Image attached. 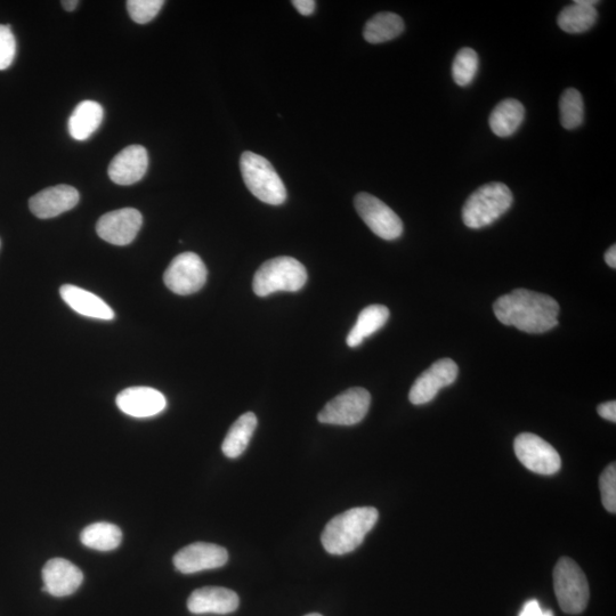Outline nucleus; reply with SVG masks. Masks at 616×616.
<instances>
[{"label":"nucleus","mask_w":616,"mask_h":616,"mask_svg":"<svg viewBox=\"0 0 616 616\" xmlns=\"http://www.w3.org/2000/svg\"><path fill=\"white\" fill-rule=\"evenodd\" d=\"M493 311L502 324L526 334H543L558 326L559 305L555 299L528 289L501 296Z\"/></svg>","instance_id":"nucleus-1"},{"label":"nucleus","mask_w":616,"mask_h":616,"mask_svg":"<svg viewBox=\"0 0 616 616\" xmlns=\"http://www.w3.org/2000/svg\"><path fill=\"white\" fill-rule=\"evenodd\" d=\"M378 517L376 508L360 507L332 518L321 536L324 549L337 556L352 553L375 528Z\"/></svg>","instance_id":"nucleus-2"},{"label":"nucleus","mask_w":616,"mask_h":616,"mask_svg":"<svg viewBox=\"0 0 616 616\" xmlns=\"http://www.w3.org/2000/svg\"><path fill=\"white\" fill-rule=\"evenodd\" d=\"M513 193L504 183L481 186L465 202L462 221L469 229H483L498 221L513 205Z\"/></svg>","instance_id":"nucleus-3"},{"label":"nucleus","mask_w":616,"mask_h":616,"mask_svg":"<svg viewBox=\"0 0 616 616\" xmlns=\"http://www.w3.org/2000/svg\"><path fill=\"white\" fill-rule=\"evenodd\" d=\"M240 168L243 182L258 200L272 206L286 201V186L269 160L254 152H243Z\"/></svg>","instance_id":"nucleus-4"},{"label":"nucleus","mask_w":616,"mask_h":616,"mask_svg":"<svg viewBox=\"0 0 616 616\" xmlns=\"http://www.w3.org/2000/svg\"><path fill=\"white\" fill-rule=\"evenodd\" d=\"M307 281L305 266L293 257H278L265 262L255 274L253 288L259 297L277 291L296 293Z\"/></svg>","instance_id":"nucleus-5"},{"label":"nucleus","mask_w":616,"mask_h":616,"mask_svg":"<svg viewBox=\"0 0 616 616\" xmlns=\"http://www.w3.org/2000/svg\"><path fill=\"white\" fill-rule=\"evenodd\" d=\"M554 588L563 612L580 614L587 609L590 597L588 580L580 566L571 558L563 557L556 564Z\"/></svg>","instance_id":"nucleus-6"},{"label":"nucleus","mask_w":616,"mask_h":616,"mask_svg":"<svg viewBox=\"0 0 616 616\" xmlns=\"http://www.w3.org/2000/svg\"><path fill=\"white\" fill-rule=\"evenodd\" d=\"M371 404V395L367 389L354 387L327 403L319 413L321 424L353 426L366 418Z\"/></svg>","instance_id":"nucleus-7"},{"label":"nucleus","mask_w":616,"mask_h":616,"mask_svg":"<svg viewBox=\"0 0 616 616\" xmlns=\"http://www.w3.org/2000/svg\"><path fill=\"white\" fill-rule=\"evenodd\" d=\"M207 275V267L197 254L184 253L170 263L164 281L174 294L188 296L198 293L206 285Z\"/></svg>","instance_id":"nucleus-8"},{"label":"nucleus","mask_w":616,"mask_h":616,"mask_svg":"<svg viewBox=\"0 0 616 616\" xmlns=\"http://www.w3.org/2000/svg\"><path fill=\"white\" fill-rule=\"evenodd\" d=\"M354 205L363 222L379 238L392 241L401 237L403 233L401 218L382 200L363 192L355 197Z\"/></svg>","instance_id":"nucleus-9"},{"label":"nucleus","mask_w":616,"mask_h":616,"mask_svg":"<svg viewBox=\"0 0 616 616\" xmlns=\"http://www.w3.org/2000/svg\"><path fill=\"white\" fill-rule=\"evenodd\" d=\"M514 450L518 460L540 475H554L561 469L562 460L553 445L541 439L536 434L523 433L514 442Z\"/></svg>","instance_id":"nucleus-10"},{"label":"nucleus","mask_w":616,"mask_h":616,"mask_svg":"<svg viewBox=\"0 0 616 616\" xmlns=\"http://www.w3.org/2000/svg\"><path fill=\"white\" fill-rule=\"evenodd\" d=\"M143 217L139 210L124 208L103 215L96 224L99 237L115 246H127L139 234Z\"/></svg>","instance_id":"nucleus-11"},{"label":"nucleus","mask_w":616,"mask_h":616,"mask_svg":"<svg viewBox=\"0 0 616 616\" xmlns=\"http://www.w3.org/2000/svg\"><path fill=\"white\" fill-rule=\"evenodd\" d=\"M459 374L457 363L451 359L436 361L433 366L421 374L409 393L412 404L423 405L433 401L441 389L456 382Z\"/></svg>","instance_id":"nucleus-12"},{"label":"nucleus","mask_w":616,"mask_h":616,"mask_svg":"<svg viewBox=\"0 0 616 616\" xmlns=\"http://www.w3.org/2000/svg\"><path fill=\"white\" fill-rule=\"evenodd\" d=\"M228 561V550L206 542H197L184 547L173 559L175 569L183 574L218 569Z\"/></svg>","instance_id":"nucleus-13"},{"label":"nucleus","mask_w":616,"mask_h":616,"mask_svg":"<svg viewBox=\"0 0 616 616\" xmlns=\"http://www.w3.org/2000/svg\"><path fill=\"white\" fill-rule=\"evenodd\" d=\"M79 202V192L70 185H56L40 191L29 200L31 213L42 220L54 218L74 209Z\"/></svg>","instance_id":"nucleus-14"},{"label":"nucleus","mask_w":616,"mask_h":616,"mask_svg":"<svg viewBox=\"0 0 616 616\" xmlns=\"http://www.w3.org/2000/svg\"><path fill=\"white\" fill-rule=\"evenodd\" d=\"M43 580L45 593L54 597H67L80 588L84 574L67 559L53 558L44 566Z\"/></svg>","instance_id":"nucleus-15"},{"label":"nucleus","mask_w":616,"mask_h":616,"mask_svg":"<svg viewBox=\"0 0 616 616\" xmlns=\"http://www.w3.org/2000/svg\"><path fill=\"white\" fill-rule=\"evenodd\" d=\"M118 408L134 418H150L159 415L167 407L164 394L150 387H131L117 396Z\"/></svg>","instance_id":"nucleus-16"},{"label":"nucleus","mask_w":616,"mask_h":616,"mask_svg":"<svg viewBox=\"0 0 616 616\" xmlns=\"http://www.w3.org/2000/svg\"><path fill=\"white\" fill-rule=\"evenodd\" d=\"M149 167L148 151L142 145H131L112 159L108 174L113 183L133 185L140 182Z\"/></svg>","instance_id":"nucleus-17"},{"label":"nucleus","mask_w":616,"mask_h":616,"mask_svg":"<svg viewBox=\"0 0 616 616\" xmlns=\"http://www.w3.org/2000/svg\"><path fill=\"white\" fill-rule=\"evenodd\" d=\"M240 599L233 590L205 587L194 590L188 601L192 614H230L238 610Z\"/></svg>","instance_id":"nucleus-18"},{"label":"nucleus","mask_w":616,"mask_h":616,"mask_svg":"<svg viewBox=\"0 0 616 616\" xmlns=\"http://www.w3.org/2000/svg\"><path fill=\"white\" fill-rule=\"evenodd\" d=\"M60 295L63 301L80 315L103 321L115 319V312L112 311V308L99 296L89 293L85 289L64 285L60 289Z\"/></svg>","instance_id":"nucleus-19"},{"label":"nucleus","mask_w":616,"mask_h":616,"mask_svg":"<svg viewBox=\"0 0 616 616\" xmlns=\"http://www.w3.org/2000/svg\"><path fill=\"white\" fill-rule=\"evenodd\" d=\"M104 110L94 101H84L77 105L69 118V133L76 141H86L102 124Z\"/></svg>","instance_id":"nucleus-20"},{"label":"nucleus","mask_w":616,"mask_h":616,"mask_svg":"<svg viewBox=\"0 0 616 616\" xmlns=\"http://www.w3.org/2000/svg\"><path fill=\"white\" fill-rule=\"evenodd\" d=\"M389 310L384 305H370L359 314L358 321L348 334L347 345L354 348L360 346L364 339L376 334L389 319Z\"/></svg>","instance_id":"nucleus-21"},{"label":"nucleus","mask_w":616,"mask_h":616,"mask_svg":"<svg viewBox=\"0 0 616 616\" xmlns=\"http://www.w3.org/2000/svg\"><path fill=\"white\" fill-rule=\"evenodd\" d=\"M525 109L520 101L507 99L500 102L491 113V131L499 137H509L521 127Z\"/></svg>","instance_id":"nucleus-22"},{"label":"nucleus","mask_w":616,"mask_h":616,"mask_svg":"<svg viewBox=\"0 0 616 616\" xmlns=\"http://www.w3.org/2000/svg\"><path fill=\"white\" fill-rule=\"evenodd\" d=\"M257 427V417L253 412L242 415L230 428L222 444L226 457L235 459L246 451Z\"/></svg>","instance_id":"nucleus-23"},{"label":"nucleus","mask_w":616,"mask_h":616,"mask_svg":"<svg viewBox=\"0 0 616 616\" xmlns=\"http://www.w3.org/2000/svg\"><path fill=\"white\" fill-rule=\"evenodd\" d=\"M404 31V21L401 16L384 12L370 19L364 27L363 36L370 44H383L393 40Z\"/></svg>","instance_id":"nucleus-24"},{"label":"nucleus","mask_w":616,"mask_h":616,"mask_svg":"<svg viewBox=\"0 0 616 616\" xmlns=\"http://www.w3.org/2000/svg\"><path fill=\"white\" fill-rule=\"evenodd\" d=\"M597 19L598 12L595 6L573 3L563 8L558 15L557 23L567 34L577 35L593 28Z\"/></svg>","instance_id":"nucleus-25"},{"label":"nucleus","mask_w":616,"mask_h":616,"mask_svg":"<svg viewBox=\"0 0 616 616\" xmlns=\"http://www.w3.org/2000/svg\"><path fill=\"white\" fill-rule=\"evenodd\" d=\"M80 541L87 548L97 551H111L120 546L121 541H123V532L115 524L94 523L81 532Z\"/></svg>","instance_id":"nucleus-26"},{"label":"nucleus","mask_w":616,"mask_h":616,"mask_svg":"<svg viewBox=\"0 0 616 616\" xmlns=\"http://www.w3.org/2000/svg\"><path fill=\"white\" fill-rule=\"evenodd\" d=\"M559 113H561V123L565 129L578 128L585 119V103L582 95L575 88H567L559 100Z\"/></svg>","instance_id":"nucleus-27"},{"label":"nucleus","mask_w":616,"mask_h":616,"mask_svg":"<svg viewBox=\"0 0 616 616\" xmlns=\"http://www.w3.org/2000/svg\"><path fill=\"white\" fill-rule=\"evenodd\" d=\"M478 55L473 48H461L452 64V78L460 87L473 83L478 71Z\"/></svg>","instance_id":"nucleus-28"},{"label":"nucleus","mask_w":616,"mask_h":616,"mask_svg":"<svg viewBox=\"0 0 616 616\" xmlns=\"http://www.w3.org/2000/svg\"><path fill=\"white\" fill-rule=\"evenodd\" d=\"M164 5L162 0H128L127 10L133 21L145 24L156 18Z\"/></svg>","instance_id":"nucleus-29"},{"label":"nucleus","mask_w":616,"mask_h":616,"mask_svg":"<svg viewBox=\"0 0 616 616\" xmlns=\"http://www.w3.org/2000/svg\"><path fill=\"white\" fill-rule=\"evenodd\" d=\"M602 502L607 512L616 513V466L613 462L599 478Z\"/></svg>","instance_id":"nucleus-30"},{"label":"nucleus","mask_w":616,"mask_h":616,"mask_svg":"<svg viewBox=\"0 0 616 616\" xmlns=\"http://www.w3.org/2000/svg\"><path fill=\"white\" fill-rule=\"evenodd\" d=\"M16 54V40L10 26L0 24V70L12 66Z\"/></svg>","instance_id":"nucleus-31"},{"label":"nucleus","mask_w":616,"mask_h":616,"mask_svg":"<svg viewBox=\"0 0 616 616\" xmlns=\"http://www.w3.org/2000/svg\"><path fill=\"white\" fill-rule=\"evenodd\" d=\"M598 415L602 418L616 423V402L610 401L599 405L597 408Z\"/></svg>","instance_id":"nucleus-32"},{"label":"nucleus","mask_w":616,"mask_h":616,"mask_svg":"<svg viewBox=\"0 0 616 616\" xmlns=\"http://www.w3.org/2000/svg\"><path fill=\"white\" fill-rule=\"evenodd\" d=\"M293 5L304 16L313 14L316 7L314 0H294Z\"/></svg>","instance_id":"nucleus-33"},{"label":"nucleus","mask_w":616,"mask_h":616,"mask_svg":"<svg viewBox=\"0 0 616 616\" xmlns=\"http://www.w3.org/2000/svg\"><path fill=\"white\" fill-rule=\"evenodd\" d=\"M542 614L543 611L541 609V605L538 601H536V599H533V601L525 603L520 616H542Z\"/></svg>","instance_id":"nucleus-34"},{"label":"nucleus","mask_w":616,"mask_h":616,"mask_svg":"<svg viewBox=\"0 0 616 616\" xmlns=\"http://www.w3.org/2000/svg\"><path fill=\"white\" fill-rule=\"evenodd\" d=\"M605 261L607 265L612 267V269H616V246L613 245L609 250L606 251Z\"/></svg>","instance_id":"nucleus-35"},{"label":"nucleus","mask_w":616,"mask_h":616,"mask_svg":"<svg viewBox=\"0 0 616 616\" xmlns=\"http://www.w3.org/2000/svg\"><path fill=\"white\" fill-rule=\"evenodd\" d=\"M61 4L64 7V10L72 12L76 10L79 5V2H77V0H63Z\"/></svg>","instance_id":"nucleus-36"},{"label":"nucleus","mask_w":616,"mask_h":616,"mask_svg":"<svg viewBox=\"0 0 616 616\" xmlns=\"http://www.w3.org/2000/svg\"><path fill=\"white\" fill-rule=\"evenodd\" d=\"M574 3L587 6H595L598 4L597 0H575Z\"/></svg>","instance_id":"nucleus-37"},{"label":"nucleus","mask_w":616,"mask_h":616,"mask_svg":"<svg viewBox=\"0 0 616 616\" xmlns=\"http://www.w3.org/2000/svg\"><path fill=\"white\" fill-rule=\"evenodd\" d=\"M542 616H554V613L551 611H543Z\"/></svg>","instance_id":"nucleus-38"},{"label":"nucleus","mask_w":616,"mask_h":616,"mask_svg":"<svg viewBox=\"0 0 616 616\" xmlns=\"http://www.w3.org/2000/svg\"><path fill=\"white\" fill-rule=\"evenodd\" d=\"M305 616H322V615H321V614H318V613H312V614H307V615H305Z\"/></svg>","instance_id":"nucleus-39"},{"label":"nucleus","mask_w":616,"mask_h":616,"mask_svg":"<svg viewBox=\"0 0 616 616\" xmlns=\"http://www.w3.org/2000/svg\"><path fill=\"white\" fill-rule=\"evenodd\" d=\"M0 246H2V241H0Z\"/></svg>","instance_id":"nucleus-40"}]
</instances>
